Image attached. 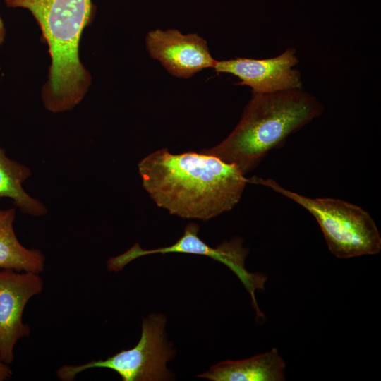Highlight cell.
<instances>
[{"label": "cell", "mask_w": 381, "mask_h": 381, "mask_svg": "<svg viewBox=\"0 0 381 381\" xmlns=\"http://www.w3.org/2000/svg\"><path fill=\"white\" fill-rule=\"evenodd\" d=\"M143 188L171 214L210 219L231 210L240 200L248 179L234 164L189 151H155L138 163Z\"/></svg>", "instance_id": "cell-1"}, {"label": "cell", "mask_w": 381, "mask_h": 381, "mask_svg": "<svg viewBox=\"0 0 381 381\" xmlns=\"http://www.w3.org/2000/svg\"><path fill=\"white\" fill-rule=\"evenodd\" d=\"M8 8L29 11L37 23L51 59L41 91L47 104L60 108L78 105L92 76L79 56L83 31L93 19L92 0H3Z\"/></svg>", "instance_id": "cell-2"}, {"label": "cell", "mask_w": 381, "mask_h": 381, "mask_svg": "<svg viewBox=\"0 0 381 381\" xmlns=\"http://www.w3.org/2000/svg\"><path fill=\"white\" fill-rule=\"evenodd\" d=\"M323 111L322 104L300 89L253 93L233 131L219 145L200 152L235 164L243 174L255 169L269 151L282 145Z\"/></svg>", "instance_id": "cell-3"}, {"label": "cell", "mask_w": 381, "mask_h": 381, "mask_svg": "<svg viewBox=\"0 0 381 381\" xmlns=\"http://www.w3.org/2000/svg\"><path fill=\"white\" fill-rule=\"evenodd\" d=\"M248 182L269 187L307 210L317 220L329 250L337 258L347 259L380 252L378 229L363 208L336 198H308L282 187L270 179L253 177Z\"/></svg>", "instance_id": "cell-4"}, {"label": "cell", "mask_w": 381, "mask_h": 381, "mask_svg": "<svg viewBox=\"0 0 381 381\" xmlns=\"http://www.w3.org/2000/svg\"><path fill=\"white\" fill-rule=\"evenodd\" d=\"M166 318L151 314L143 318L141 336L132 349L122 350L105 360L91 361L78 365H64L56 375L63 381H72L76 375L92 368H108L116 372L123 381L168 380L174 374L166 366L175 354L166 337Z\"/></svg>", "instance_id": "cell-5"}, {"label": "cell", "mask_w": 381, "mask_h": 381, "mask_svg": "<svg viewBox=\"0 0 381 381\" xmlns=\"http://www.w3.org/2000/svg\"><path fill=\"white\" fill-rule=\"evenodd\" d=\"M198 231V225L191 222L186 226L181 237L171 246L144 250L138 243H135L125 253L111 258L107 261V268L109 271L119 272L139 257L156 253H179L207 256L224 264L234 272L250 293L252 303L256 307L258 305L255 291L257 289H264L267 277L260 273H250L245 268L244 262L248 250L242 247L241 241L234 239L213 248L199 238Z\"/></svg>", "instance_id": "cell-6"}, {"label": "cell", "mask_w": 381, "mask_h": 381, "mask_svg": "<svg viewBox=\"0 0 381 381\" xmlns=\"http://www.w3.org/2000/svg\"><path fill=\"white\" fill-rule=\"evenodd\" d=\"M40 274L0 269V358L7 364L14 361L17 341L30 334L23 321L28 302L43 291Z\"/></svg>", "instance_id": "cell-7"}, {"label": "cell", "mask_w": 381, "mask_h": 381, "mask_svg": "<svg viewBox=\"0 0 381 381\" xmlns=\"http://www.w3.org/2000/svg\"><path fill=\"white\" fill-rule=\"evenodd\" d=\"M298 63L295 49L289 48L269 59L216 61L213 69L235 75L240 80L236 85L249 86L253 93H273L302 88L301 73L293 68Z\"/></svg>", "instance_id": "cell-8"}, {"label": "cell", "mask_w": 381, "mask_h": 381, "mask_svg": "<svg viewBox=\"0 0 381 381\" xmlns=\"http://www.w3.org/2000/svg\"><path fill=\"white\" fill-rule=\"evenodd\" d=\"M150 56L172 75L188 78L202 69L213 68L215 60L207 41L196 33L183 35L175 29L150 31L145 37Z\"/></svg>", "instance_id": "cell-9"}, {"label": "cell", "mask_w": 381, "mask_h": 381, "mask_svg": "<svg viewBox=\"0 0 381 381\" xmlns=\"http://www.w3.org/2000/svg\"><path fill=\"white\" fill-rule=\"evenodd\" d=\"M286 364L277 348L248 358L219 362L198 375L212 381H283Z\"/></svg>", "instance_id": "cell-10"}, {"label": "cell", "mask_w": 381, "mask_h": 381, "mask_svg": "<svg viewBox=\"0 0 381 381\" xmlns=\"http://www.w3.org/2000/svg\"><path fill=\"white\" fill-rule=\"evenodd\" d=\"M16 207L0 210V269L40 274L45 257L39 249L27 248L18 240L13 229Z\"/></svg>", "instance_id": "cell-11"}, {"label": "cell", "mask_w": 381, "mask_h": 381, "mask_svg": "<svg viewBox=\"0 0 381 381\" xmlns=\"http://www.w3.org/2000/svg\"><path fill=\"white\" fill-rule=\"evenodd\" d=\"M30 176V169L7 157L0 145V198L11 199L15 207L24 214L44 215L47 209L44 204L29 195L22 186Z\"/></svg>", "instance_id": "cell-12"}, {"label": "cell", "mask_w": 381, "mask_h": 381, "mask_svg": "<svg viewBox=\"0 0 381 381\" xmlns=\"http://www.w3.org/2000/svg\"><path fill=\"white\" fill-rule=\"evenodd\" d=\"M13 371L8 364L4 363L0 358V381H4L12 377Z\"/></svg>", "instance_id": "cell-13"}, {"label": "cell", "mask_w": 381, "mask_h": 381, "mask_svg": "<svg viewBox=\"0 0 381 381\" xmlns=\"http://www.w3.org/2000/svg\"><path fill=\"white\" fill-rule=\"evenodd\" d=\"M6 37V28L4 23V20L0 15V47L4 42Z\"/></svg>", "instance_id": "cell-14"}]
</instances>
